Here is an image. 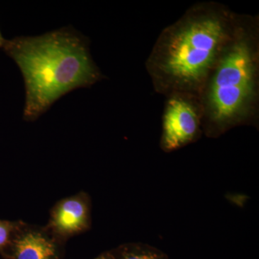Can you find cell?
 <instances>
[{
  "mask_svg": "<svg viewBox=\"0 0 259 259\" xmlns=\"http://www.w3.org/2000/svg\"><path fill=\"white\" fill-rule=\"evenodd\" d=\"M241 15L222 3L201 2L163 29L146 61L155 91L199 95Z\"/></svg>",
  "mask_w": 259,
  "mask_h": 259,
  "instance_id": "6da1fadb",
  "label": "cell"
},
{
  "mask_svg": "<svg viewBox=\"0 0 259 259\" xmlns=\"http://www.w3.org/2000/svg\"><path fill=\"white\" fill-rule=\"evenodd\" d=\"M21 223L22 221L20 220L14 221L0 220V253L1 254L10 245L15 232Z\"/></svg>",
  "mask_w": 259,
  "mask_h": 259,
  "instance_id": "ba28073f",
  "label": "cell"
},
{
  "mask_svg": "<svg viewBox=\"0 0 259 259\" xmlns=\"http://www.w3.org/2000/svg\"><path fill=\"white\" fill-rule=\"evenodd\" d=\"M64 244L45 226L22 221L10 245L2 254L7 259H59Z\"/></svg>",
  "mask_w": 259,
  "mask_h": 259,
  "instance_id": "8992f818",
  "label": "cell"
},
{
  "mask_svg": "<svg viewBox=\"0 0 259 259\" xmlns=\"http://www.w3.org/2000/svg\"><path fill=\"white\" fill-rule=\"evenodd\" d=\"M203 134L218 138L259 115V18L241 14L234 35L199 94Z\"/></svg>",
  "mask_w": 259,
  "mask_h": 259,
  "instance_id": "3957f363",
  "label": "cell"
},
{
  "mask_svg": "<svg viewBox=\"0 0 259 259\" xmlns=\"http://www.w3.org/2000/svg\"><path fill=\"white\" fill-rule=\"evenodd\" d=\"M5 42L4 39H3V36H2L1 32H0V47L4 45Z\"/></svg>",
  "mask_w": 259,
  "mask_h": 259,
  "instance_id": "30bf717a",
  "label": "cell"
},
{
  "mask_svg": "<svg viewBox=\"0 0 259 259\" xmlns=\"http://www.w3.org/2000/svg\"><path fill=\"white\" fill-rule=\"evenodd\" d=\"M4 46L23 74L25 120H36L66 94L104 77L88 42L75 32L57 30L41 36L17 37Z\"/></svg>",
  "mask_w": 259,
  "mask_h": 259,
  "instance_id": "7a4b0ae2",
  "label": "cell"
},
{
  "mask_svg": "<svg viewBox=\"0 0 259 259\" xmlns=\"http://www.w3.org/2000/svg\"><path fill=\"white\" fill-rule=\"evenodd\" d=\"M165 97L160 147L170 153L200 139L203 134V110L196 94L174 93Z\"/></svg>",
  "mask_w": 259,
  "mask_h": 259,
  "instance_id": "277c9868",
  "label": "cell"
},
{
  "mask_svg": "<svg viewBox=\"0 0 259 259\" xmlns=\"http://www.w3.org/2000/svg\"><path fill=\"white\" fill-rule=\"evenodd\" d=\"M95 259H114V256L111 250V251L105 252Z\"/></svg>",
  "mask_w": 259,
  "mask_h": 259,
  "instance_id": "9c48e42d",
  "label": "cell"
},
{
  "mask_svg": "<svg viewBox=\"0 0 259 259\" xmlns=\"http://www.w3.org/2000/svg\"><path fill=\"white\" fill-rule=\"evenodd\" d=\"M112 253L114 259H168L161 250L142 243L121 245Z\"/></svg>",
  "mask_w": 259,
  "mask_h": 259,
  "instance_id": "52a82bcc",
  "label": "cell"
},
{
  "mask_svg": "<svg viewBox=\"0 0 259 259\" xmlns=\"http://www.w3.org/2000/svg\"><path fill=\"white\" fill-rule=\"evenodd\" d=\"M92 226V199L81 192L58 201L51 209L46 228L59 241L65 242L86 233Z\"/></svg>",
  "mask_w": 259,
  "mask_h": 259,
  "instance_id": "5b68a950",
  "label": "cell"
}]
</instances>
